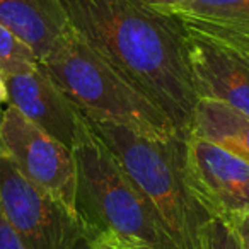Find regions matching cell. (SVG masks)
Returning a JSON list of instances; mask_svg holds the SVG:
<instances>
[{
	"label": "cell",
	"instance_id": "obj_1",
	"mask_svg": "<svg viewBox=\"0 0 249 249\" xmlns=\"http://www.w3.org/2000/svg\"><path fill=\"white\" fill-rule=\"evenodd\" d=\"M69 24L94 52L152 97L188 135L200 96L181 24L143 0H58Z\"/></svg>",
	"mask_w": 249,
	"mask_h": 249
},
{
	"label": "cell",
	"instance_id": "obj_2",
	"mask_svg": "<svg viewBox=\"0 0 249 249\" xmlns=\"http://www.w3.org/2000/svg\"><path fill=\"white\" fill-rule=\"evenodd\" d=\"M72 150L77 166L75 212L92 246L118 239L149 249H173L154 208L84 113Z\"/></svg>",
	"mask_w": 249,
	"mask_h": 249
},
{
	"label": "cell",
	"instance_id": "obj_3",
	"mask_svg": "<svg viewBox=\"0 0 249 249\" xmlns=\"http://www.w3.org/2000/svg\"><path fill=\"white\" fill-rule=\"evenodd\" d=\"M86 118L154 208L173 249H203V229L213 215L184 173L183 137L154 139L113 121Z\"/></svg>",
	"mask_w": 249,
	"mask_h": 249
},
{
	"label": "cell",
	"instance_id": "obj_4",
	"mask_svg": "<svg viewBox=\"0 0 249 249\" xmlns=\"http://www.w3.org/2000/svg\"><path fill=\"white\" fill-rule=\"evenodd\" d=\"M41 65L86 116L113 121L154 139L183 137L152 97L133 86L73 29L53 46Z\"/></svg>",
	"mask_w": 249,
	"mask_h": 249
},
{
	"label": "cell",
	"instance_id": "obj_5",
	"mask_svg": "<svg viewBox=\"0 0 249 249\" xmlns=\"http://www.w3.org/2000/svg\"><path fill=\"white\" fill-rule=\"evenodd\" d=\"M0 212L24 249H92L75 212L26 179L2 152Z\"/></svg>",
	"mask_w": 249,
	"mask_h": 249
},
{
	"label": "cell",
	"instance_id": "obj_6",
	"mask_svg": "<svg viewBox=\"0 0 249 249\" xmlns=\"http://www.w3.org/2000/svg\"><path fill=\"white\" fill-rule=\"evenodd\" d=\"M0 152L14 162L26 179L75 212L73 150L43 132L11 104L0 113Z\"/></svg>",
	"mask_w": 249,
	"mask_h": 249
},
{
	"label": "cell",
	"instance_id": "obj_7",
	"mask_svg": "<svg viewBox=\"0 0 249 249\" xmlns=\"http://www.w3.org/2000/svg\"><path fill=\"white\" fill-rule=\"evenodd\" d=\"M198 96L225 103L249 116V60L217 33L178 19Z\"/></svg>",
	"mask_w": 249,
	"mask_h": 249
},
{
	"label": "cell",
	"instance_id": "obj_8",
	"mask_svg": "<svg viewBox=\"0 0 249 249\" xmlns=\"http://www.w3.org/2000/svg\"><path fill=\"white\" fill-rule=\"evenodd\" d=\"M184 173L213 217L249 213V162L195 135L184 137Z\"/></svg>",
	"mask_w": 249,
	"mask_h": 249
},
{
	"label": "cell",
	"instance_id": "obj_9",
	"mask_svg": "<svg viewBox=\"0 0 249 249\" xmlns=\"http://www.w3.org/2000/svg\"><path fill=\"white\" fill-rule=\"evenodd\" d=\"M9 103L43 132L72 149L82 123V111L56 86L45 67L4 75Z\"/></svg>",
	"mask_w": 249,
	"mask_h": 249
},
{
	"label": "cell",
	"instance_id": "obj_10",
	"mask_svg": "<svg viewBox=\"0 0 249 249\" xmlns=\"http://www.w3.org/2000/svg\"><path fill=\"white\" fill-rule=\"evenodd\" d=\"M0 24L16 33L39 62L72 29L58 0H0Z\"/></svg>",
	"mask_w": 249,
	"mask_h": 249
},
{
	"label": "cell",
	"instance_id": "obj_11",
	"mask_svg": "<svg viewBox=\"0 0 249 249\" xmlns=\"http://www.w3.org/2000/svg\"><path fill=\"white\" fill-rule=\"evenodd\" d=\"M188 135L217 143L249 162V116L229 104L201 97L195 106Z\"/></svg>",
	"mask_w": 249,
	"mask_h": 249
},
{
	"label": "cell",
	"instance_id": "obj_12",
	"mask_svg": "<svg viewBox=\"0 0 249 249\" xmlns=\"http://www.w3.org/2000/svg\"><path fill=\"white\" fill-rule=\"evenodd\" d=\"M157 11L212 28L249 33V0H184Z\"/></svg>",
	"mask_w": 249,
	"mask_h": 249
},
{
	"label": "cell",
	"instance_id": "obj_13",
	"mask_svg": "<svg viewBox=\"0 0 249 249\" xmlns=\"http://www.w3.org/2000/svg\"><path fill=\"white\" fill-rule=\"evenodd\" d=\"M39 63L36 53L16 33L0 24V72L4 75L28 72Z\"/></svg>",
	"mask_w": 249,
	"mask_h": 249
},
{
	"label": "cell",
	"instance_id": "obj_14",
	"mask_svg": "<svg viewBox=\"0 0 249 249\" xmlns=\"http://www.w3.org/2000/svg\"><path fill=\"white\" fill-rule=\"evenodd\" d=\"M203 249H244V246L227 218L212 217L203 229Z\"/></svg>",
	"mask_w": 249,
	"mask_h": 249
},
{
	"label": "cell",
	"instance_id": "obj_15",
	"mask_svg": "<svg viewBox=\"0 0 249 249\" xmlns=\"http://www.w3.org/2000/svg\"><path fill=\"white\" fill-rule=\"evenodd\" d=\"M193 22V21H191ZM198 24V22H195ZM200 26H205V24H200ZM208 28L210 31L217 33L220 38H224L227 43H231L235 50L242 53L246 58L249 60V33H242V31H234V29H220V28H212V26H205Z\"/></svg>",
	"mask_w": 249,
	"mask_h": 249
},
{
	"label": "cell",
	"instance_id": "obj_16",
	"mask_svg": "<svg viewBox=\"0 0 249 249\" xmlns=\"http://www.w3.org/2000/svg\"><path fill=\"white\" fill-rule=\"evenodd\" d=\"M0 249H24L18 234L11 227V224L2 212H0Z\"/></svg>",
	"mask_w": 249,
	"mask_h": 249
},
{
	"label": "cell",
	"instance_id": "obj_17",
	"mask_svg": "<svg viewBox=\"0 0 249 249\" xmlns=\"http://www.w3.org/2000/svg\"><path fill=\"white\" fill-rule=\"evenodd\" d=\"M227 220L231 222L235 231H237L244 249H249V213L235 215V217H231V218H227Z\"/></svg>",
	"mask_w": 249,
	"mask_h": 249
},
{
	"label": "cell",
	"instance_id": "obj_18",
	"mask_svg": "<svg viewBox=\"0 0 249 249\" xmlns=\"http://www.w3.org/2000/svg\"><path fill=\"white\" fill-rule=\"evenodd\" d=\"M92 249H149L145 246L132 244V242L118 241V239H104L92 246Z\"/></svg>",
	"mask_w": 249,
	"mask_h": 249
},
{
	"label": "cell",
	"instance_id": "obj_19",
	"mask_svg": "<svg viewBox=\"0 0 249 249\" xmlns=\"http://www.w3.org/2000/svg\"><path fill=\"white\" fill-rule=\"evenodd\" d=\"M149 5H152L154 9H167V7H174V5L181 4L184 0H143Z\"/></svg>",
	"mask_w": 249,
	"mask_h": 249
},
{
	"label": "cell",
	"instance_id": "obj_20",
	"mask_svg": "<svg viewBox=\"0 0 249 249\" xmlns=\"http://www.w3.org/2000/svg\"><path fill=\"white\" fill-rule=\"evenodd\" d=\"M7 103H9L7 84H5L4 73L0 72V113H2V106H7Z\"/></svg>",
	"mask_w": 249,
	"mask_h": 249
}]
</instances>
